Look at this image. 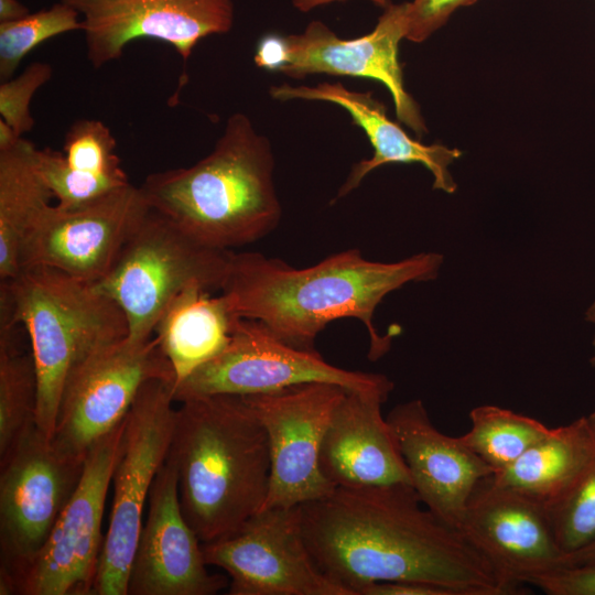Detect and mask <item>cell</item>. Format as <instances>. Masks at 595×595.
Returning <instances> with one entry per match:
<instances>
[{
    "instance_id": "8992f818",
    "label": "cell",
    "mask_w": 595,
    "mask_h": 595,
    "mask_svg": "<svg viewBox=\"0 0 595 595\" xmlns=\"http://www.w3.org/2000/svg\"><path fill=\"white\" fill-rule=\"evenodd\" d=\"M232 253L199 241L150 207L111 269L91 286L121 309L127 339L143 343L152 338L159 320L184 290L199 285L221 291Z\"/></svg>"
},
{
    "instance_id": "f1b7e54d",
    "label": "cell",
    "mask_w": 595,
    "mask_h": 595,
    "mask_svg": "<svg viewBox=\"0 0 595 595\" xmlns=\"http://www.w3.org/2000/svg\"><path fill=\"white\" fill-rule=\"evenodd\" d=\"M41 174L62 209H75L130 184L128 176L94 174L71 167L63 152L37 150Z\"/></svg>"
},
{
    "instance_id": "44dd1931",
    "label": "cell",
    "mask_w": 595,
    "mask_h": 595,
    "mask_svg": "<svg viewBox=\"0 0 595 595\" xmlns=\"http://www.w3.org/2000/svg\"><path fill=\"white\" fill-rule=\"evenodd\" d=\"M270 96L279 101L316 100L337 105L346 110L353 122L366 133L372 149L369 159L353 165L336 198L339 199L355 188L375 169L390 163H419L433 175V188L452 194L456 191L448 167L462 152L443 144L425 145L412 139L394 121L388 118L386 107L375 99L371 91L348 89L340 83H320L316 86H272Z\"/></svg>"
},
{
    "instance_id": "d4e9b609",
    "label": "cell",
    "mask_w": 595,
    "mask_h": 595,
    "mask_svg": "<svg viewBox=\"0 0 595 595\" xmlns=\"http://www.w3.org/2000/svg\"><path fill=\"white\" fill-rule=\"evenodd\" d=\"M469 420L468 432L459 437L494 474L512 465L551 430L537 419L493 404L473 408Z\"/></svg>"
},
{
    "instance_id": "4dcf8cb0",
    "label": "cell",
    "mask_w": 595,
    "mask_h": 595,
    "mask_svg": "<svg viewBox=\"0 0 595 595\" xmlns=\"http://www.w3.org/2000/svg\"><path fill=\"white\" fill-rule=\"evenodd\" d=\"M53 75L45 62H33L23 72L0 84V116L20 137L31 131L34 119L30 105L36 90Z\"/></svg>"
},
{
    "instance_id": "3957f363",
    "label": "cell",
    "mask_w": 595,
    "mask_h": 595,
    "mask_svg": "<svg viewBox=\"0 0 595 595\" xmlns=\"http://www.w3.org/2000/svg\"><path fill=\"white\" fill-rule=\"evenodd\" d=\"M170 453L183 515L202 543L231 534L262 508L271 473L269 442L241 396L181 401Z\"/></svg>"
},
{
    "instance_id": "ac0fdd59",
    "label": "cell",
    "mask_w": 595,
    "mask_h": 595,
    "mask_svg": "<svg viewBox=\"0 0 595 595\" xmlns=\"http://www.w3.org/2000/svg\"><path fill=\"white\" fill-rule=\"evenodd\" d=\"M128 595H213L224 589L227 578L207 571L202 542L183 515L177 467L170 452L154 478Z\"/></svg>"
},
{
    "instance_id": "30bf717a",
    "label": "cell",
    "mask_w": 595,
    "mask_h": 595,
    "mask_svg": "<svg viewBox=\"0 0 595 595\" xmlns=\"http://www.w3.org/2000/svg\"><path fill=\"white\" fill-rule=\"evenodd\" d=\"M125 419L87 451L84 470L47 540L17 576L15 594L91 595L104 544L102 515Z\"/></svg>"
},
{
    "instance_id": "277c9868",
    "label": "cell",
    "mask_w": 595,
    "mask_h": 595,
    "mask_svg": "<svg viewBox=\"0 0 595 595\" xmlns=\"http://www.w3.org/2000/svg\"><path fill=\"white\" fill-rule=\"evenodd\" d=\"M270 140L248 116L231 115L213 151L190 167L149 174L150 207L199 241L223 250L257 241L282 216Z\"/></svg>"
},
{
    "instance_id": "603a6c76",
    "label": "cell",
    "mask_w": 595,
    "mask_h": 595,
    "mask_svg": "<svg viewBox=\"0 0 595 595\" xmlns=\"http://www.w3.org/2000/svg\"><path fill=\"white\" fill-rule=\"evenodd\" d=\"M595 458V410L551 429L512 465L491 475L498 485L548 501Z\"/></svg>"
},
{
    "instance_id": "6da1fadb",
    "label": "cell",
    "mask_w": 595,
    "mask_h": 595,
    "mask_svg": "<svg viewBox=\"0 0 595 595\" xmlns=\"http://www.w3.org/2000/svg\"><path fill=\"white\" fill-rule=\"evenodd\" d=\"M300 507L315 564L351 595L389 581L436 584L457 595H508L484 556L409 484L335 487Z\"/></svg>"
},
{
    "instance_id": "f546056e",
    "label": "cell",
    "mask_w": 595,
    "mask_h": 595,
    "mask_svg": "<svg viewBox=\"0 0 595 595\" xmlns=\"http://www.w3.org/2000/svg\"><path fill=\"white\" fill-rule=\"evenodd\" d=\"M116 139L100 120L79 119L68 129L63 153L68 165L94 174L127 175L116 154Z\"/></svg>"
},
{
    "instance_id": "836d02e7",
    "label": "cell",
    "mask_w": 595,
    "mask_h": 595,
    "mask_svg": "<svg viewBox=\"0 0 595 595\" xmlns=\"http://www.w3.org/2000/svg\"><path fill=\"white\" fill-rule=\"evenodd\" d=\"M358 595H457L445 586L418 581L375 582L363 586Z\"/></svg>"
},
{
    "instance_id": "e0dca14e",
    "label": "cell",
    "mask_w": 595,
    "mask_h": 595,
    "mask_svg": "<svg viewBox=\"0 0 595 595\" xmlns=\"http://www.w3.org/2000/svg\"><path fill=\"white\" fill-rule=\"evenodd\" d=\"M405 7V2L389 4L374 30L356 39L339 37L325 23L313 20L302 33L286 36L289 62L280 73L295 79L326 74L378 80L388 88L398 120L416 134L425 133L424 119L404 88L398 60L399 43L407 34Z\"/></svg>"
},
{
    "instance_id": "cb8c5ba5",
    "label": "cell",
    "mask_w": 595,
    "mask_h": 595,
    "mask_svg": "<svg viewBox=\"0 0 595 595\" xmlns=\"http://www.w3.org/2000/svg\"><path fill=\"white\" fill-rule=\"evenodd\" d=\"M37 148L23 137L0 151V280L20 271L23 239L54 197L37 161Z\"/></svg>"
},
{
    "instance_id": "9a60e30c",
    "label": "cell",
    "mask_w": 595,
    "mask_h": 595,
    "mask_svg": "<svg viewBox=\"0 0 595 595\" xmlns=\"http://www.w3.org/2000/svg\"><path fill=\"white\" fill-rule=\"evenodd\" d=\"M458 530L490 564L508 595L563 566L545 502L498 485L491 475L473 491Z\"/></svg>"
},
{
    "instance_id": "2e32d148",
    "label": "cell",
    "mask_w": 595,
    "mask_h": 595,
    "mask_svg": "<svg viewBox=\"0 0 595 595\" xmlns=\"http://www.w3.org/2000/svg\"><path fill=\"white\" fill-rule=\"evenodd\" d=\"M83 23L87 58L94 68L119 60L132 41L172 45L186 61L204 37L228 33L234 0H61Z\"/></svg>"
},
{
    "instance_id": "484cf974",
    "label": "cell",
    "mask_w": 595,
    "mask_h": 595,
    "mask_svg": "<svg viewBox=\"0 0 595 595\" xmlns=\"http://www.w3.org/2000/svg\"><path fill=\"white\" fill-rule=\"evenodd\" d=\"M14 327L0 333V459L35 422L37 378L32 353L20 350Z\"/></svg>"
},
{
    "instance_id": "d6986e66",
    "label": "cell",
    "mask_w": 595,
    "mask_h": 595,
    "mask_svg": "<svg viewBox=\"0 0 595 595\" xmlns=\"http://www.w3.org/2000/svg\"><path fill=\"white\" fill-rule=\"evenodd\" d=\"M422 504L458 529L477 485L494 469L461 440L439 431L422 400L397 404L386 418Z\"/></svg>"
},
{
    "instance_id": "83f0119b",
    "label": "cell",
    "mask_w": 595,
    "mask_h": 595,
    "mask_svg": "<svg viewBox=\"0 0 595 595\" xmlns=\"http://www.w3.org/2000/svg\"><path fill=\"white\" fill-rule=\"evenodd\" d=\"M551 526L565 555L595 542V458L565 489L545 501Z\"/></svg>"
},
{
    "instance_id": "7c38bea8",
    "label": "cell",
    "mask_w": 595,
    "mask_h": 595,
    "mask_svg": "<svg viewBox=\"0 0 595 595\" xmlns=\"http://www.w3.org/2000/svg\"><path fill=\"white\" fill-rule=\"evenodd\" d=\"M202 549L207 565L228 573L229 595H351L315 564L300 506L261 509Z\"/></svg>"
},
{
    "instance_id": "7a4b0ae2",
    "label": "cell",
    "mask_w": 595,
    "mask_h": 595,
    "mask_svg": "<svg viewBox=\"0 0 595 595\" xmlns=\"http://www.w3.org/2000/svg\"><path fill=\"white\" fill-rule=\"evenodd\" d=\"M442 264L437 252L379 262L348 249L298 269L260 252H234L221 293L236 315L263 323L279 339L300 349H315V339L328 323L359 320L369 334L370 356L377 359L388 351L392 337L376 329L377 306L409 282L434 280Z\"/></svg>"
},
{
    "instance_id": "52a82bcc",
    "label": "cell",
    "mask_w": 595,
    "mask_h": 595,
    "mask_svg": "<svg viewBox=\"0 0 595 595\" xmlns=\"http://www.w3.org/2000/svg\"><path fill=\"white\" fill-rule=\"evenodd\" d=\"M174 382L151 379L137 393L126 418L121 451L112 474L113 497L94 595H128V582L145 502L173 439Z\"/></svg>"
},
{
    "instance_id": "d590c367",
    "label": "cell",
    "mask_w": 595,
    "mask_h": 595,
    "mask_svg": "<svg viewBox=\"0 0 595 595\" xmlns=\"http://www.w3.org/2000/svg\"><path fill=\"white\" fill-rule=\"evenodd\" d=\"M29 13V9L19 0H0V23L22 19Z\"/></svg>"
},
{
    "instance_id": "7402d4cb",
    "label": "cell",
    "mask_w": 595,
    "mask_h": 595,
    "mask_svg": "<svg viewBox=\"0 0 595 595\" xmlns=\"http://www.w3.org/2000/svg\"><path fill=\"white\" fill-rule=\"evenodd\" d=\"M238 318L224 293L215 296L199 285L172 301L154 333L173 368L174 386L228 346Z\"/></svg>"
},
{
    "instance_id": "8fae6325",
    "label": "cell",
    "mask_w": 595,
    "mask_h": 595,
    "mask_svg": "<svg viewBox=\"0 0 595 595\" xmlns=\"http://www.w3.org/2000/svg\"><path fill=\"white\" fill-rule=\"evenodd\" d=\"M156 378L175 381L173 368L155 337L143 343L126 337L96 349L68 374L53 445L85 457L98 439L123 421L141 387Z\"/></svg>"
},
{
    "instance_id": "4fadbf2b",
    "label": "cell",
    "mask_w": 595,
    "mask_h": 595,
    "mask_svg": "<svg viewBox=\"0 0 595 595\" xmlns=\"http://www.w3.org/2000/svg\"><path fill=\"white\" fill-rule=\"evenodd\" d=\"M346 392L337 385L307 382L241 396L263 425L269 442L271 473L261 509L300 506L334 490L321 470L320 451Z\"/></svg>"
},
{
    "instance_id": "ba28073f",
    "label": "cell",
    "mask_w": 595,
    "mask_h": 595,
    "mask_svg": "<svg viewBox=\"0 0 595 595\" xmlns=\"http://www.w3.org/2000/svg\"><path fill=\"white\" fill-rule=\"evenodd\" d=\"M84 462L56 448L35 422L0 459V582L11 594L77 487Z\"/></svg>"
},
{
    "instance_id": "d6a6232c",
    "label": "cell",
    "mask_w": 595,
    "mask_h": 595,
    "mask_svg": "<svg viewBox=\"0 0 595 595\" xmlns=\"http://www.w3.org/2000/svg\"><path fill=\"white\" fill-rule=\"evenodd\" d=\"M528 584L549 595H595V561L561 566L532 577Z\"/></svg>"
},
{
    "instance_id": "ffe728a7",
    "label": "cell",
    "mask_w": 595,
    "mask_h": 595,
    "mask_svg": "<svg viewBox=\"0 0 595 595\" xmlns=\"http://www.w3.org/2000/svg\"><path fill=\"white\" fill-rule=\"evenodd\" d=\"M385 401L347 390L335 410L320 451L321 470L334 487L411 485L394 433L381 414Z\"/></svg>"
},
{
    "instance_id": "8d00e7d4",
    "label": "cell",
    "mask_w": 595,
    "mask_h": 595,
    "mask_svg": "<svg viewBox=\"0 0 595 595\" xmlns=\"http://www.w3.org/2000/svg\"><path fill=\"white\" fill-rule=\"evenodd\" d=\"M346 1V0H292L293 7L302 13H307L313 9H316L322 6H326L334 2ZM378 6L380 8H387L391 4V0H367Z\"/></svg>"
},
{
    "instance_id": "f35d334b",
    "label": "cell",
    "mask_w": 595,
    "mask_h": 595,
    "mask_svg": "<svg viewBox=\"0 0 595 595\" xmlns=\"http://www.w3.org/2000/svg\"><path fill=\"white\" fill-rule=\"evenodd\" d=\"M21 138L22 137L0 118V151L12 148Z\"/></svg>"
},
{
    "instance_id": "ab89813d",
    "label": "cell",
    "mask_w": 595,
    "mask_h": 595,
    "mask_svg": "<svg viewBox=\"0 0 595 595\" xmlns=\"http://www.w3.org/2000/svg\"><path fill=\"white\" fill-rule=\"evenodd\" d=\"M585 320L591 323H595V301L588 306L585 312ZM593 355L589 359V364L595 368V336L593 338Z\"/></svg>"
},
{
    "instance_id": "e575fe53",
    "label": "cell",
    "mask_w": 595,
    "mask_h": 595,
    "mask_svg": "<svg viewBox=\"0 0 595 595\" xmlns=\"http://www.w3.org/2000/svg\"><path fill=\"white\" fill-rule=\"evenodd\" d=\"M253 62L259 68L281 72L289 62L286 36L269 33L260 37L256 46Z\"/></svg>"
},
{
    "instance_id": "1f68e13d",
    "label": "cell",
    "mask_w": 595,
    "mask_h": 595,
    "mask_svg": "<svg viewBox=\"0 0 595 595\" xmlns=\"http://www.w3.org/2000/svg\"><path fill=\"white\" fill-rule=\"evenodd\" d=\"M477 0H412L405 2V39L420 43L441 29L451 15L462 7H468Z\"/></svg>"
},
{
    "instance_id": "4316f807",
    "label": "cell",
    "mask_w": 595,
    "mask_h": 595,
    "mask_svg": "<svg viewBox=\"0 0 595 595\" xmlns=\"http://www.w3.org/2000/svg\"><path fill=\"white\" fill-rule=\"evenodd\" d=\"M80 14L58 2L22 19L0 23V79L13 77L22 60L41 43L56 35L82 31Z\"/></svg>"
},
{
    "instance_id": "5bb4252c",
    "label": "cell",
    "mask_w": 595,
    "mask_h": 595,
    "mask_svg": "<svg viewBox=\"0 0 595 595\" xmlns=\"http://www.w3.org/2000/svg\"><path fill=\"white\" fill-rule=\"evenodd\" d=\"M149 210L141 188L131 184L75 209L50 205L23 239L20 269L50 267L93 285L108 273Z\"/></svg>"
},
{
    "instance_id": "74e56055",
    "label": "cell",
    "mask_w": 595,
    "mask_h": 595,
    "mask_svg": "<svg viewBox=\"0 0 595 595\" xmlns=\"http://www.w3.org/2000/svg\"><path fill=\"white\" fill-rule=\"evenodd\" d=\"M591 561H595V542L572 554L565 555L563 559V566L581 564Z\"/></svg>"
},
{
    "instance_id": "5b68a950",
    "label": "cell",
    "mask_w": 595,
    "mask_h": 595,
    "mask_svg": "<svg viewBox=\"0 0 595 595\" xmlns=\"http://www.w3.org/2000/svg\"><path fill=\"white\" fill-rule=\"evenodd\" d=\"M22 324L37 378L35 423L52 440L71 369L96 349L121 340L128 324L107 295L60 270L32 266L1 281V326Z\"/></svg>"
},
{
    "instance_id": "9c48e42d",
    "label": "cell",
    "mask_w": 595,
    "mask_h": 595,
    "mask_svg": "<svg viewBox=\"0 0 595 595\" xmlns=\"http://www.w3.org/2000/svg\"><path fill=\"white\" fill-rule=\"evenodd\" d=\"M326 382L388 399L393 382L385 375L347 370L315 349L279 339L261 322L239 317L228 346L173 388L174 401L210 394L249 396L286 387Z\"/></svg>"
}]
</instances>
